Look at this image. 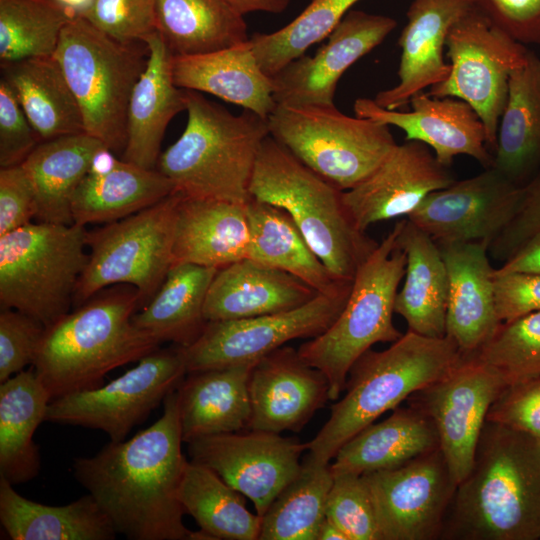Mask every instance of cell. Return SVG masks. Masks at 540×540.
I'll use <instances>...</instances> for the list:
<instances>
[{
	"instance_id": "7dc6e473",
	"label": "cell",
	"mask_w": 540,
	"mask_h": 540,
	"mask_svg": "<svg viewBox=\"0 0 540 540\" xmlns=\"http://www.w3.org/2000/svg\"><path fill=\"white\" fill-rule=\"evenodd\" d=\"M121 43H139L157 31L154 0H85L77 11Z\"/></svg>"
},
{
	"instance_id": "9c48e42d",
	"label": "cell",
	"mask_w": 540,
	"mask_h": 540,
	"mask_svg": "<svg viewBox=\"0 0 540 540\" xmlns=\"http://www.w3.org/2000/svg\"><path fill=\"white\" fill-rule=\"evenodd\" d=\"M80 224L30 222L0 236V304L45 327L67 314L88 262Z\"/></svg>"
},
{
	"instance_id": "9f6ffc18",
	"label": "cell",
	"mask_w": 540,
	"mask_h": 540,
	"mask_svg": "<svg viewBox=\"0 0 540 540\" xmlns=\"http://www.w3.org/2000/svg\"><path fill=\"white\" fill-rule=\"evenodd\" d=\"M509 273L540 274V230L503 261L502 266L494 270V275Z\"/></svg>"
},
{
	"instance_id": "f5cc1de1",
	"label": "cell",
	"mask_w": 540,
	"mask_h": 540,
	"mask_svg": "<svg viewBox=\"0 0 540 540\" xmlns=\"http://www.w3.org/2000/svg\"><path fill=\"white\" fill-rule=\"evenodd\" d=\"M522 190L516 216L489 246V255L498 261H505L540 230V167Z\"/></svg>"
},
{
	"instance_id": "4316f807",
	"label": "cell",
	"mask_w": 540,
	"mask_h": 540,
	"mask_svg": "<svg viewBox=\"0 0 540 540\" xmlns=\"http://www.w3.org/2000/svg\"><path fill=\"white\" fill-rule=\"evenodd\" d=\"M175 84L212 94L267 119L277 106L273 78L260 68L249 39L214 52L173 56Z\"/></svg>"
},
{
	"instance_id": "8fae6325",
	"label": "cell",
	"mask_w": 540,
	"mask_h": 540,
	"mask_svg": "<svg viewBox=\"0 0 540 540\" xmlns=\"http://www.w3.org/2000/svg\"><path fill=\"white\" fill-rule=\"evenodd\" d=\"M180 193L125 218L88 232V262L73 303L78 306L108 286L134 287L142 302L150 300L173 265Z\"/></svg>"
},
{
	"instance_id": "484cf974",
	"label": "cell",
	"mask_w": 540,
	"mask_h": 540,
	"mask_svg": "<svg viewBox=\"0 0 540 540\" xmlns=\"http://www.w3.org/2000/svg\"><path fill=\"white\" fill-rule=\"evenodd\" d=\"M318 293L299 278L249 258L217 270L207 293V322L236 320L295 309Z\"/></svg>"
},
{
	"instance_id": "603a6c76",
	"label": "cell",
	"mask_w": 540,
	"mask_h": 540,
	"mask_svg": "<svg viewBox=\"0 0 540 540\" xmlns=\"http://www.w3.org/2000/svg\"><path fill=\"white\" fill-rule=\"evenodd\" d=\"M473 6L472 0H412L398 40L399 81L375 96L379 106L404 107L415 94L448 78L451 65L444 59L448 33Z\"/></svg>"
},
{
	"instance_id": "f35d334b",
	"label": "cell",
	"mask_w": 540,
	"mask_h": 540,
	"mask_svg": "<svg viewBox=\"0 0 540 540\" xmlns=\"http://www.w3.org/2000/svg\"><path fill=\"white\" fill-rule=\"evenodd\" d=\"M218 269L191 263L172 265L163 283L132 321L159 343L187 347L203 332L204 304Z\"/></svg>"
},
{
	"instance_id": "f546056e",
	"label": "cell",
	"mask_w": 540,
	"mask_h": 540,
	"mask_svg": "<svg viewBox=\"0 0 540 540\" xmlns=\"http://www.w3.org/2000/svg\"><path fill=\"white\" fill-rule=\"evenodd\" d=\"M173 193V183L157 169L113 157L101 166L95 160L73 195V221L83 226L110 223L148 208Z\"/></svg>"
},
{
	"instance_id": "cb8c5ba5",
	"label": "cell",
	"mask_w": 540,
	"mask_h": 540,
	"mask_svg": "<svg viewBox=\"0 0 540 540\" xmlns=\"http://www.w3.org/2000/svg\"><path fill=\"white\" fill-rule=\"evenodd\" d=\"M438 245L449 279L446 336L455 342L463 357H468L502 323L496 309L495 269L489 261V244L474 241Z\"/></svg>"
},
{
	"instance_id": "1f68e13d",
	"label": "cell",
	"mask_w": 540,
	"mask_h": 540,
	"mask_svg": "<svg viewBox=\"0 0 540 540\" xmlns=\"http://www.w3.org/2000/svg\"><path fill=\"white\" fill-rule=\"evenodd\" d=\"M440 448L431 418L418 407H397L379 423H372L344 443L330 464L333 475L356 474L400 466Z\"/></svg>"
},
{
	"instance_id": "6f0895ef",
	"label": "cell",
	"mask_w": 540,
	"mask_h": 540,
	"mask_svg": "<svg viewBox=\"0 0 540 540\" xmlns=\"http://www.w3.org/2000/svg\"><path fill=\"white\" fill-rule=\"evenodd\" d=\"M240 14L267 12L278 14L286 10L291 0H224Z\"/></svg>"
},
{
	"instance_id": "836d02e7",
	"label": "cell",
	"mask_w": 540,
	"mask_h": 540,
	"mask_svg": "<svg viewBox=\"0 0 540 540\" xmlns=\"http://www.w3.org/2000/svg\"><path fill=\"white\" fill-rule=\"evenodd\" d=\"M245 212L250 229L247 258L287 272L320 294H338L351 287L352 281L329 271L287 211L252 197Z\"/></svg>"
},
{
	"instance_id": "9a60e30c",
	"label": "cell",
	"mask_w": 540,
	"mask_h": 540,
	"mask_svg": "<svg viewBox=\"0 0 540 540\" xmlns=\"http://www.w3.org/2000/svg\"><path fill=\"white\" fill-rule=\"evenodd\" d=\"M361 476L374 504L381 540H441L458 483L440 448Z\"/></svg>"
},
{
	"instance_id": "b9f144b4",
	"label": "cell",
	"mask_w": 540,
	"mask_h": 540,
	"mask_svg": "<svg viewBox=\"0 0 540 540\" xmlns=\"http://www.w3.org/2000/svg\"><path fill=\"white\" fill-rule=\"evenodd\" d=\"M332 483L330 463L307 454L299 474L261 516L258 540H317Z\"/></svg>"
},
{
	"instance_id": "e575fe53",
	"label": "cell",
	"mask_w": 540,
	"mask_h": 540,
	"mask_svg": "<svg viewBox=\"0 0 540 540\" xmlns=\"http://www.w3.org/2000/svg\"><path fill=\"white\" fill-rule=\"evenodd\" d=\"M493 157L492 167L521 187L540 167V56L531 50L510 74Z\"/></svg>"
},
{
	"instance_id": "277c9868",
	"label": "cell",
	"mask_w": 540,
	"mask_h": 540,
	"mask_svg": "<svg viewBox=\"0 0 540 540\" xmlns=\"http://www.w3.org/2000/svg\"><path fill=\"white\" fill-rule=\"evenodd\" d=\"M463 358L449 337L408 330L382 351L369 349L351 367L344 396L307 442L308 455L330 463L341 446L384 413L446 375Z\"/></svg>"
},
{
	"instance_id": "d4e9b609",
	"label": "cell",
	"mask_w": 540,
	"mask_h": 540,
	"mask_svg": "<svg viewBox=\"0 0 540 540\" xmlns=\"http://www.w3.org/2000/svg\"><path fill=\"white\" fill-rule=\"evenodd\" d=\"M143 43L148 49L147 63L129 100L122 159L156 169L168 124L186 110L187 91L174 82L173 54L160 33L154 32Z\"/></svg>"
},
{
	"instance_id": "d6986e66",
	"label": "cell",
	"mask_w": 540,
	"mask_h": 540,
	"mask_svg": "<svg viewBox=\"0 0 540 540\" xmlns=\"http://www.w3.org/2000/svg\"><path fill=\"white\" fill-rule=\"evenodd\" d=\"M449 167L419 141L397 144L362 181L343 191V203L362 232L378 222L409 216L432 192L455 181Z\"/></svg>"
},
{
	"instance_id": "4fadbf2b",
	"label": "cell",
	"mask_w": 540,
	"mask_h": 540,
	"mask_svg": "<svg viewBox=\"0 0 540 540\" xmlns=\"http://www.w3.org/2000/svg\"><path fill=\"white\" fill-rule=\"evenodd\" d=\"M186 374L182 346L156 349L106 385L53 399L46 421L98 429L110 441H122L178 388Z\"/></svg>"
},
{
	"instance_id": "3957f363",
	"label": "cell",
	"mask_w": 540,
	"mask_h": 540,
	"mask_svg": "<svg viewBox=\"0 0 540 540\" xmlns=\"http://www.w3.org/2000/svg\"><path fill=\"white\" fill-rule=\"evenodd\" d=\"M141 302L132 286L102 290L45 327L32 366L52 400L96 388L110 371L158 349L132 321Z\"/></svg>"
},
{
	"instance_id": "5b68a950",
	"label": "cell",
	"mask_w": 540,
	"mask_h": 540,
	"mask_svg": "<svg viewBox=\"0 0 540 540\" xmlns=\"http://www.w3.org/2000/svg\"><path fill=\"white\" fill-rule=\"evenodd\" d=\"M187 91V123L159 156L156 169L185 197L246 204L258 153L269 135L267 119L234 115L200 92Z\"/></svg>"
},
{
	"instance_id": "52a82bcc",
	"label": "cell",
	"mask_w": 540,
	"mask_h": 540,
	"mask_svg": "<svg viewBox=\"0 0 540 540\" xmlns=\"http://www.w3.org/2000/svg\"><path fill=\"white\" fill-rule=\"evenodd\" d=\"M402 222L395 223L360 265L334 323L297 349L307 364L326 375L332 401L345 390L348 373L359 357L374 344L392 343L403 335L393 323L395 299L406 269V254L397 242Z\"/></svg>"
},
{
	"instance_id": "ba28073f",
	"label": "cell",
	"mask_w": 540,
	"mask_h": 540,
	"mask_svg": "<svg viewBox=\"0 0 540 540\" xmlns=\"http://www.w3.org/2000/svg\"><path fill=\"white\" fill-rule=\"evenodd\" d=\"M137 44L116 41L76 12L53 55L79 104L85 133L110 152L124 151L129 100L147 63L146 44Z\"/></svg>"
},
{
	"instance_id": "ee69618b",
	"label": "cell",
	"mask_w": 540,
	"mask_h": 540,
	"mask_svg": "<svg viewBox=\"0 0 540 540\" xmlns=\"http://www.w3.org/2000/svg\"><path fill=\"white\" fill-rule=\"evenodd\" d=\"M359 0H311L290 23L271 33L249 37L262 71L273 78L309 47L328 37Z\"/></svg>"
},
{
	"instance_id": "d590c367",
	"label": "cell",
	"mask_w": 540,
	"mask_h": 540,
	"mask_svg": "<svg viewBox=\"0 0 540 540\" xmlns=\"http://www.w3.org/2000/svg\"><path fill=\"white\" fill-rule=\"evenodd\" d=\"M0 522L12 540H112L116 530L88 493L62 506H49L20 495L0 477Z\"/></svg>"
},
{
	"instance_id": "7bdbcfd3",
	"label": "cell",
	"mask_w": 540,
	"mask_h": 540,
	"mask_svg": "<svg viewBox=\"0 0 540 540\" xmlns=\"http://www.w3.org/2000/svg\"><path fill=\"white\" fill-rule=\"evenodd\" d=\"M74 15L63 0H0V65L53 56Z\"/></svg>"
},
{
	"instance_id": "60d3db41",
	"label": "cell",
	"mask_w": 540,
	"mask_h": 540,
	"mask_svg": "<svg viewBox=\"0 0 540 540\" xmlns=\"http://www.w3.org/2000/svg\"><path fill=\"white\" fill-rule=\"evenodd\" d=\"M244 495L212 469L190 461L179 489L184 512L191 515L212 540H258L261 516L250 512Z\"/></svg>"
},
{
	"instance_id": "ac0fdd59",
	"label": "cell",
	"mask_w": 540,
	"mask_h": 540,
	"mask_svg": "<svg viewBox=\"0 0 540 540\" xmlns=\"http://www.w3.org/2000/svg\"><path fill=\"white\" fill-rule=\"evenodd\" d=\"M522 187L494 167L430 193L407 217L438 244H491L516 216Z\"/></svg>"
},
{
	"instance_id": "f907efd6",
	"label": "cell",
	"mask_w": 540,
	"mask_h": 540,
	"mask_svg": "<svg viewBox=\"0 0 540 540\" xmlns=\"http://www.w3.org/2000/svg\"><path fill=\"white\" fill-rule=\"evenodd\" d=\"M487 420L540 440V377L505 387L491 405Z\"/></svg>"
},
{
	"instance_id": "7c38bea8",
	"label": "cell",
	"mask_w": 540,
	"mask_h": 540,
	"mask_svg": "<svg viewBox=\"0 0 540 540\" xmlns=\"http://www.w3.org/2000/svg\"><path fill=\"white\" fill-rule=\"evenodd\" d=\"M445 49L451 65L449 76L427 93L466 101L482 120L493 154L510 74L525 62L529 50L474 6L453 24Z\"/></svg>"
},
{
	"instance_id": "44dd1931",
	"label": "cell",
	"mask_w": 540,
	"mask_h": 540,
	"mask_svg": "<svg viewBox=\"0 0 540 540\" xmlns=\"http://www.w3.org/2000/svg\"><path fill=\"white\" fill-rule=\"evenodd\" d=\"M409 104L410 111H398L383 108L374 99L358 98L354 112L358 117L400 128L406 141L426 144L446 167L450 168L458 155L474 158L484 169L493 166L494 157L487 147L484 124L466 101L432 97L421 91Z\"/></svg>"
},
{
	"instance_id": "816d5d0a",
	"label": "cell",
	"mask_w": 540,
	"mask_h": 540,
	"mask_svg": "<svg viewBox=\"0 0 540 540\" xmlns=\"http://www.w3.org/2000/svg\"><path fill=\"white\" fill-rule=\"evenodd\" d=\"M474 7L516 41L540 45V0H472Z\"/></svg>"
},
{
	"instance_id": "6da1fadb",
	"label": "cell",
	"mask_w": 540,
	"mask_h": 540,
	"mask_svg": "<svg viewBox=\"0 0 540 540\" xmlns=\"http://www.w3.org/2000/svg\"><path fill=\"white\" fill-rule=\"evenodd\" d=\"M161 417L129 440L110 441L90 457L75 458L76 480L130 540H184L179 489L188 463L176 390L163 401Z\"/></svg>"
},
{
	"instance_id": "2e32d148",
	"label": "cell",
	"mask_w": 540,
	"mask_h": 540,
	"mask_svg": "<svg viewBox=\"0 0 540 540\" xmlns=\"http://www.w3.org/2000/svg\"><path fill=\"white\" fill-rule=\"evenodd\" d=\"M504 388L494 370L469 356L407 399L433 421L440 449L457 483L473 465L489 409Z\"/></svg>"
},
{
	"instance_id": "ab89813d",
	"label": "cell",
	"mask_w": 540,
	"mask_h": 540,
	"mask_svg": "<svg viewBox=\"0 0 540 540\" xmlns=\"http://www.w3.org/2000/svg\"><path fill=\"white\" fill-rule=\"evenodd\" d=\"M157 31L173 56L198 55L249 39L244 15L224 0H154Z\"/></svg>"
},
{
	"instance_id": "e0dca14e",
	"label": "cell",
	"mask_w": 540,
	"mask_h": 540,
	"mask_svg": "<svg viewBox=\"0 0 540 540\" xmlns=\"http://www.w3.org/2000/svg\"><path fill=\"white\" fill-rule=\"evenodd\" d=\"M201 437L188 444L191 461L215 471L249 498L262 516L299 474L307 443L279 433L253 430Z\"/></svg>"
},
{
	"instance_id": "11a10c76",
	"label": "cell",
	"mask_w": 540,
	"mask_h": 540,
	"mask_svg": "<svg viewBox=\"0 0 540 540\" xmlns=\"http://www.w3.org/2000/svg\"><path fill=\"white\" fill-rule=\"evenodd\" d=\"M494 289L497 315L502 323L540 311V274L494 275Z\"/></svg>"
},
{
	"instance_id": "d6a6232c",
	"label": "cell",
	"mask_w": 540,
	"mask_h": 540,
	"mask_svg": "<svg viewBox=\"0 0 540 540\" xmlns=\"http://www.w3.org/2000/svg\"><path fill=\"white\" fill-rule=\"evenodd\" d=\"M106 150L102 141L85 132L38 144L21 163L33 187L38 221L74 223L73 195L96 158Z\"/></svg>"
},
{
	"instance_id": "8992f818",
	"label": "cell",
	"mask_w": 540,
	"mask_h": 540,
	"mask_svg": "<svg viewBox=\"0 0 540 540\" xmlns=\"http://www.w3.org/2000/svg\"><path fill=\"white\" fill-rule=\"evenodd\" d=\"M250 194L287 211L316 255L340 280L352 281L378 245L355 225L343 203V191L270 135L260 147Z\"/></svg>"
},
{
	"instance_id": "30bf717a",
	"label": "cell",
	"mask_w": 540,
	"mask_h": 540,
	"mask_svg": "<svg viewBox=\"0 0 540 540\" xmlns=\"http://www.w3.org/2000/svg\"><path fill=\"white\" fill-rule=\"evenodd\" d=\"M269 135L323 179L346 191L367 177L397 145L389 126L331 106L278 105Z\"/></svg>"
},
{
	"instance_id": "680465c9",
	"label": "cell",
	"mask_w": 540,
	"mask_h": 540,
	"mask_svg": "<svg viewBox=\"0 0 540 540\" xmlns=\"http://www.w3.org/2000/svg\"><path fill=\"white\" fill-rule=\"evenodd\" d=\"M317 540H348V538L334 521L325 516L320 524Z\"/></svg>"
},
{
	"instance_id": "7402d4cb",
	"label": "cell",
	"mask_w": 540,
	"mask_h": 540,
	"mask_svg": "<svg viewBox=\"0 0 540 540\" xmlns=\"http://www.w3.org/2000/svg\"><path fill=\"white\" fill-rule=\"evenodd\" d=\"M248 429L299 432L329 399V382L298 350L282 346L259 359L249 378ZM247 429V430H248Z\"/></svg>"
},
{
	"instance_id": "5bb4252c",
	"label": "cell",
	"mask_w": 540,
	"mask_h": 540,
	"mask_svg": "<svg viewBox=\"0 0 540 540\" xmlns=\"http://www.w3.org/2000/svg\"><path fill=\"white\" fill-rule=\"evenodd\" d=\"M350 289L318 293L289 311L207 322L201 335L183 347L187 373L257 362L291 340L319 336L341 313Z\"/></svg>"
},
{
	"instance_id": "8d00e7d4",
	"label": "cell",
	"mask_w": 540,
	"mask_h": 540,
	"mask_svg": "<svg viewBox=\"0 0 540 540\" xmlns=\"http://www.w3.org/2000/svg\"><path fill=\"white\" fill-rule=\"evenodd\" d=\"M51 400L34 368L0 382V477L13 485L39 473L40 454L33 435L46 421Z\"/></svg>"
},
{
	"instance_id": "c3c4849f",
	"label": "cell",
	"mask_w": 540,
	"mask_h": 540,
	"mask_svg": "<svg viewBox=\"0 0 540 540\" xmlns=\"http://www.w3.org/2000/svg\"><path fill=\"white\" fill-rule=\"evenodd\" d=\"M45 326L11 308L0 311V382L33 364Z\"/></svg>"
},
{
	"instance_id": "681fc988",
	"label": "cell",
	"mask_w": 540,
	"mask_h": 540,
	"mask_svg": "<svg viewBox=\"0 0 540 540\" xmlns=\"http://www.w3.org/2000/svg\"><path fill=\"white\" fill-rule=\"evenodd\" d=\"M42 142L11 87L0 79V167L20 165Z\"/></svg>"
},
{
	"instance_id": "ffe728a7",
	"label": "cell",
	"mask_w": 540,
	"mask_h": 540,
	"mask_svg": "<svg viewBox=\"0 0 540 540\" xmlns=\"http://www.w3.org/2000/svg\"><path fill=\"white\" fill-rule=\"evenodd\" d=\"M396 20L360 10L349 11L314 56L291 61L273 77L278 105L331 106L337 83L357 60L378 46Z\"/></svg>"
},
{
	"instance_id": "db71d44e",
	"label": "cell",
	"mask_w": 540,
	"mask_h": 540,
	"mask_svg": "<svg viewBox=\"0 0 540 540\" xmlns=\"http://www.w3.org/2000/svg\"><path fill=\"white\" fill-rule=\"evenodd\" d=\"M36 218V201L31 182L22 167L0 169V236Z\"/></svg>"
},
{
	"instance_id": "7a4b0ae2",
	"label": "cell",
	"mask_w": 540,
	"mask_h": 540,
	"mask_svg": "<svg viewBox=\"0 0 540 540\" xmlns=\"http://www.w3.org/2000/svg\"><path fill=\"white\" fill-rule=\"evenodd\" d=\"M441 540H540V440L486 420Z\"/></svg>"
},
{
	"instance_id": "bcb514c9",
	"label": "cell",
	"mask_w": 540,
	"mask_h": 540,
	"mask_svg": "<svg viewBox=\"0 0 540 540\" xmlns=\"http://www.w3.org/2000/svg\"><path fill=\"white\" fill-rule=\"evenodd\" d=\"M326 517L343 530L348 540H381L374 504L361 475H333Z\"/></svg>"
},
{
	"instance_id": "f1b7e54d",
	"label": "cell",
	"mask_w": 540,
	"mask_h": 540,
	"mask_svg": "<svg viewBox=\"0 0 540 540\" xmlns=\"http://www.w3.org/2000/svg\"><path fill=\"white\" fill-rule=\"evenodd\" d=\"M250 229L245 205L181 195L177 205L173 265L220 269L247 258Z\"/></svg>"
},
{
	"instance_id": "83f0119b",
	"label": "cell",
	"mask_w": 540,
	"mask_h": 540,
	"mask_svg": "<svg viewBox=\"0 0 540 540\" xmlns=\"http://www.w3.org/2000/svg\"><path fill=\"white\" fill-rule=\"evenodd\" d=\"M255 363L187 373L176 389L183 442L248 429Z\"/></svg>"
},
{
	"instance_id": "f6af8a7d",
	"label": "cell",
	"mask_w": 540,
	"mask_h": 540,
	"mask_svg": "<svg viewBox=\"0 0 540 540\" xmlns=\"http://www.w3.org/2000/svg\"><path fill=\"white\" fill-rule=\"evenodd\" d=\"M471 356L494 370L505 387L539 378L540 311L501 323Z\"/></svg>"
},
{
	"instance_id": "74e56055",
	"label": "cell",
	"mask_w": 540,
	"mask_h": 540,
	"mask_svg": "<svg viewBox=\"0 0 540 540\" xmlns=\"http://www.w3.org/2000/svg\"><path fill=\"white\" fill-rule=\"evenodd\" d=\"M0 67L1 78L11 87L42 141L85 132L79 104L53 56Z\"/></svg>"
},
{
	"instance_id": "4dcf8cb0",
	"label": "cell",
	"mask_w": 540,
	"mask_h": 540,
	"mask_svg": "<svg viewBox=\"0 0 540 540\" xmlns=\"http://www.w3.org/2000/svg\"><path fill=\"white\" fill-rule=\"evenodd\" d=\"M397 242L406 254V269L394 312L408 330L445 337L449 279L439 245L409 219L403 220Z\"/></svg>"
}]
</instances>
